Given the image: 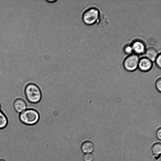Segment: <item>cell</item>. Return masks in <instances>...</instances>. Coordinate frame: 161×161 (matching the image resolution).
Here are the masks:
<instances>
[{"label":"cell","mask_w":161,"mask_h":161,"mask_svg":"<svg viewBox=\"0 0 161 161\" xmlns=\"http://www.w3.org/2000/svg\"><path fill=\"white\" fill-rule=\"evenodd\" d=\"M156 136L159 139H161V128L160 127L158 128L157 130Z\"/></svg>","instance_id":"16"},{"label":"cell","mask_w":161,"mask_h":161,"mask_svg":"<svg viewBox=\"0 0 161 161\" xmlns=\"http://www.w3.org/2000/svg\"><path fill=\"white\" fill-rule=\"evenodd\" d=\"M133 50L131 46L129 45L125 47L124 48V51L127 54H130L132 53Z\"/></svg>","instance_id":"15"},{"label":"cell","mask_w":161,"mask_h":161,"mask_svg":"<svg viewBox=\"0 0 161 161\" xmlns=\"http://www.w3.org/2000/svg\"><path fill=\"white\" fill-rule=\"evenodd\" d=\"M24 93L27 100L31 103H37L41 99V90L35 84L30 83L27 84L25 87Z\"/></svg>","instance_id":"1"},{"label":"cell","mask_w":161,"mask_h":161,"mask_svg":"<svg viewBox=\"0 0 161 161\" xmlns=\"http://www.w3.org/2000/svg\"><path fill=\"white\" fill-rule=\"evenodd\" d=\"M146 55L147 58L151 61H154L158 55V52L155 47H150L147 49Z\"/></svg>","instance_id":"9"},{"label":"cell","mask_w":161,"mask_h":161,"mask_svg":"<svg viewBox=\"0 0 161 161\" xmlns=\"http://www.w3.org/2000/svg\"><path fill=\"white\" fill-rule=\"evenodd\" d=\"M153 153L156 155H158L161 153V144L160 143L157 142L154 144L152 147Z\"/></svg>","instance_id":"11"},{"label":"cell","mask_w":161,"mask_h":161,"mask_svg":"<svg viewBox=\"0 0 161 161\" xmlns=\"http://www.w3.org/2000/svg\"><path fill=\"white\" fill-rule=\"evenodd\" d=\"M13 107L16 112L20 114L27 108V104L24 100L20 97L15 99L13 102Z\"/></svg>","instance_id":"5"},{"label":"cell","mask_w":161,"mask_h":161,"mask_svg":"<svg viewBox=\"0 0 161 161\" xmlns=\"http://www.w3.org/2000/svg\"><path fill=\"white\" fill-rule=\"evenodd\" d=\"M161 54H159L158 55V56L156 59V63L157 65L159 68H161Z\"/></svg>","instance_id":"14"},{"label":"cell","mask_w":161,"mask_h":161,"mask_svg":"<svg viewBox=\"0 0 161 161\" xmlns=\"http://www.w3.org/2000/svg\"><path fill=\"white\" fill-rule=\"evenodd\" d=\"M133 51L137 54L143 53L145 50V46L144 43L140 41H136L133 43L131 46Z\"/></svg>","instance_id":"7"},{"label":"cell","mask_w":161,"mask_h":161,"mask_svg":"<svg viewBox=\"0 0 161 161\" xmlns=\"http://www.w3.org/2000/svg\"><path fill=\"white\" fill-rule=\"evenodd\" d=\"M0 161H6L4 159L2 158L0 159Z\"/></svg>","instance_id":"17"},{"label":"cell","mask_w":161,"mask_h":161,"mask_svg":"<svg viewBox=\"0 0 161 161\" xmlns=\"http://www.w3.org/2000/svg\"><path fill=\"white\" fill-rule=\"evenodd\" d=\"M93 159V155L90 153H86L83 156L84 161H92Z\"/></svg>","instance_id":"13"},{"label":"cell","mask_w":161,"mask_h":161,"mask_svg":"<svg viewBox=\"0 0 161 161\" xmlns=\"http://www.w3.org/2000/svg\"><path fill=\"white\" fill-rule=\"evenodd\" d=\"M94 145L93 143L89 140L84 142L81 146V149L83 153H90L94 150Z\"/></svg>","instance_id":"8"},{"label":"cell","mask_w":161,"mask_h":161,"mask_svg":"<svg viewBox=\"0 0 161 161\" xmlns=\"http://www.w3.org/2000/svg\"><path fill=\"white\" fill-rule=\"evenodd\" d=\"M139 59L136 54H133L127 56L125 59L123 64L125 68L129 71L135 70L138 67Z\"/></svg>","instance_id":"4"},{"label":"cell","mask_w":161,"mask_h":161,"mask_svg":"<svg viewBox=\"0 0 161 161\" xmlns=\"http://www.w3.org/2000/svg\"><path fill=\"white\" fill-rule=\"evenodd\" d=\"M152 66V61L147 58H143L139 60L138 67L142 71L147 72L151 69Z\"/></svg>","instance_id":"6"},{"label":"cell","mask_w":161,"mask_h":161,"mask_svg":"<svg viewBox=\"0 0 161 161\" xmlns=\"http://www.w3.org/2000/svg\"><path fill=\"white\" fill-rule=\"evenodd\" d=\"M39 118L38 112L31 108L26 109L19 115V119L21 122L28 125L35 124L38 121Z\"/></svg>","instance_id":"2"},{"label":"cell","mask_w":161,"mask_h":161,"mask_svg":"<svg viewBox=\"0 0 161 161\" xmlns=\"http://www.w3.org/2000/svg\"><path fill=\"white\" fill-rule=\"evenodd\" d=\"M100 13L98 10L94 7L88 8L85 10L82 14V19L85 24L92 25L98 20Z\"/></svg>","instance_id":"3"},{"label":"cell","mask_w":161,"mask_h":161,"mask_svg":"<svg viewBox=\"0 0 161 161\" xmlns=\"http://www.w3.org/2000/svg\"><path fill=\"white\" fill-rule=\"evenodd\" d=\"M1 108V103H0V109Z\"/></svg>","instance_id":"18"},{"label":"cell","mask_w":161,"mask_h":161,"mask_svg":"<svg viewBox=\"0 0 161 161\" xmlns=\"http://www.w3.org/2000/svg\"><path fill=\"white\" fill-rule=\"evenodd\" d=\"M155 86L157 90L160 92H161V77L158 76L155 81Z\"/></svg>","instance_id":"12"},{"label":"cell","mask_w":161,"mask_h":161,"mask_svg":"<svg viewBox=\"0 0 161 161\" xmlns=\"http://www.w3.org/2000/svg\"><path fill=\"white\" fill-rule=\"evenodd\" d=\"M8 120L6 115L0 110V129L5 127L7 125Z\"/></svg>","instance_id":"10"}]
</instances>
